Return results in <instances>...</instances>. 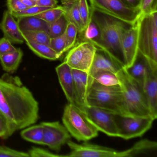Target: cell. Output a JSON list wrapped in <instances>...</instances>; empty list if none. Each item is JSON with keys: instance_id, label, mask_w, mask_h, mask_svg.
<instances>
[{"instance_id": "obj_1", "label": "cell", "mask_w": 157, "mask_h": 157, "mask_svg": "<svg viewBox=\"0 0 157 157\" xmlns=\"http://www.w3.org/2000/svg\"><path fill=\"white\" fill-rule=\"evenodd\" d=\"M0 111L15 130L37 122L39 105L20 79L5 74L0 78Z\"/></svg>"}, {"instance_id": "obj_2", "label": "cell", "mask_w": 157, "mask_h": 157, "mask_svg": "<svg viewBox=\"0 0 157 157\" xmlns=\"http://www.w3.org/2000/svg\"><path fill=\"white\" fill-rule=\"evenodd\" d=\"M90 10L91 18L100 31L99 40L94 46L121 67H125L122 38L124 32L131 25L91 8Z\"/></svg>"}, {"instance_id": "obj_3", "label": "cell", "mask_w": 157, "mask_h": 157, "mask_svg": "<svg viewBox=\"0 0 157 157\" xmlns=\"http://www.w3.org/2000/svg\"><path fill=\"white\" fill-rule=\"evenodd\" d=\"M88 106L98 107L114 114L130 116L120 85L104 86L94 79L89 81Z\"/></svg>"}, {"instance_id": "obj_4", "label": "cell", "mask_w": 157, "mask_h": 157, "mask_svg": "<svg viewBox=\"0 0 157 157\" xmlns=\"http://www.w3.org/2000/svg\"><path fill=\"white\" fill-rule=\"evenodd\" d=\"M116 75L130 116L152 117L142 86L129 76L125 67Z\"/></svg>"}, {"instance_id": "obj_5", "label": "cell", "mask_w": 157, "mask_h": 157, "mask_svg": "<svg viewBox=\"0 0 157 157\" xmlns=\"http://www.w3.org/2000/svg\"><path fill=\"white\" fill-rule=\"evenodd\" d=\"M138 21V51L152 69H157V11L141 14Z\"/></svg>"}, {"instance_id": "obj_6", "label": "cell", "mask_w": 157, "mask_h": 157, "mask_svg": "<svg viewBox=\"0 0 157 157\" xmlns=\"http://www.w3.org/2000/svg\"><path fill=\"white\" fill-rule=\"evenodd\" d=\"M63 125L71 136L78 141H88L98 136L99 131L86 117L82 108L68 103L64 108Z\"/></svg>"}, {"instance_id": "obj_7", "label": "cell", "mask_w": 157, "mask_h": 157, "mask_svg": "<svg viewBox=\"0 0 157 157\" xmlns=\"http://www.w3.org/2000/svg\"><path fill=\"white\" fill-rule=\"evenodd\" d=\"M91 9L133 25L141 14V11L126 5L122 0H89Z\"/></svg>"}, {"instance_id": "obj_8", "label": "cell", "mask_w": 157, "mask_h": 157, "mask_svg": "<svg viewBox=\"0 0 157 157\" xmlns=\"http://www.w3.org/2000/svg\"><path fill=\"white\" fill-rule=\"evenodd\" d=\"M118 137L129 140L142 136L151 128L154 119L151 117L114 115Z\"/></svg>"}, {"instance_id": "obj_9", "label": "cell", "mask_w": 157, "mask_h": 157, "mask_svg": "<svg viewBox=\"0 0 157 157\" xmlns=\"http://www.w3.org/2000/svg\"><path fill=\"white\" fill-rule=\"evenodd\" d=\"M97 49L91 42L81 41L70 49L64 61L72 69L89 73Z\"/></svg>"}, {"instance_id": "obj_10", "label": "cell", "mask_w": 157, "mask_h": 157, "mask_svg": "<svg viewBox=\"0 0 157 157\" xmlns=\"http://www.w3.org/2000/svg\"><path fill=\"white\" fill-rule=\"evenodd\" d=\"M82 109L88 120L98 131L109 136L118 137L115 114L94 106H87Z\"/></svg>"}, {"instance_id": "obj_11", "label": "cell", "mask_w": 157, "mask_h": 157, "mask_svg": "<svg viewBox=\"0 0 157 157\" xmlns=\"http://www.w3.org/2000/svg\"><path fill=\"white\" fill-rule=\"evenodd\" d=\"M43 127V145L59 152L63 145L71 140V136L64 125L58 121L41 123Z\"/></svg>"}, {"instance_id": "obj_12", "label": "cell", "mask_w": 157, "mask_h": 157, "mask_svg": "<svg viewBox=\"0 0 157 157\" xmlns=\"http://www.w3.org/2000/svg\"><path fill=\"white\" fill-rule=\"evenodd\" d=\"M71 150L68 157H123L122 151H118L108 147L91 144L85 141L77 144L70 140L67 143Z\"/></svg>"}, {"instance_id": "obj_13", "label": "cell", "mask_w": 157, "mask_h": 157, "mask_svg": "<svg viewBox=\"0 0 157 157\" xmlns=\"http://www.w3.org/2000/svg\"><path fill=\"white\" fill-rule=\"evenodd\" d=\"M138 21L131 25L123 33L122 47L125 59V68L134 63L138 52Z\"/></svg>"}, {"instance_id": "obj_14", "label": "cell", "mask_w": 157, "mask_h": 157, "mask_svg": "<svg viewBox=\"0 0 157 157\" xmlns=\"http://www.w3.org/2000/svg\"><path fill=\"white\" fill-rule=\"evenodd\" d=\"M143 91L154 120L157 117V69L149 67L143 82Z\"/></svg>"}, {"instance_id": "obj_15", "label": "cell", "mask_w": 157, "mask_h": 157, "mask_svg": "<svg viewBox=\"0 0 157 157\" xmlns=\"http://www.w3.org/2000/svg\"><path fill=\"white\" fill-rule=\"evenodd\" d=\"M56 70L60 86L69 103L77 105L72 69L64 61Z\"/></svg>"}, {"instance_id": "obj_16", "label": "cell", "mask_w": 157, "mask_h": 157, "mask_svg": "<svg viewBox=\"0 0 157 157\" xmlns=\"http://www.w3.org/2000/svg\"><path fill=\"white\" fill-rule=\"evenodd\" d=\"M77 105L80 108L88 106L87 95L89 87V75L88 72L72 69Z\"/></svg>"}, {"instance_id": "obj_17", "label": "cell", "mask_w": 157, "mask_h": 157, "mask_svg": "<svg viewBox=\"0 0 157 157\" xmlns=\"http://www.w3.org/2000/svg\"><path fill=\"white\" fill-rule=\"evenodd\" d=\"M9 10L3 13L2 21L0 23V29L3 32L4 37L16 44H22L25 41L17 22Z\"/></svg>"}, {"instance_id": "obj_18", "label": "cell", "mask_w": 157, "mask_h": 157, "mask_svg": "<svg viewBox=\"0 0 157 157\" xmlns=\"http://www.w3.org/2000/svg\"><path fill=\"white\" fill-rule=\"evenodd\" d=\"M123 67L110 58L103 51L97 49L89 72V77L99 71H108L117 73Z\"/></svg>"}, {"instance_id": "obj_19", "label": "cell", "mask_w": 157, "mask_h": 157, "mask_svg": "<svg viewBox=\"0 0 157 157\" xmlns=\"http://www.w3.org/2000/svg\"><path fill=\"white\" fill-rule=\"evenodd\" d=\"M149 66L147 59L138 51L133 64L129 67L125 68L130 77L143 86L145 76Z\"/></svg>"}, {"instance_id": "obj_20", "label": "cell", "mask_w": 157, "mask_h": 157, "mask_svg": "<svg viewBox=\"0 0 157 157\" xmlns=\"http://www.w3.org/2000/svg\"><path fill=\"white\" fill-rule=\"evenodd\" d=\"M61 2L65 10L64 14L69 22L75 25L78 29V33H82L84 29L80 15L79 0H62Z\"/></svg>"}, {"instance_id": "obj_21", "label": "cell", "mask_w": 157, "mask_h": 157, "mask_svg": "<svg viewBox=\"0 0 157 157\" xmlns=\"http://www.w3.org/2000/svg\"><path fill=\"white\" fill-rule=\"evenodd\" d=\"M17 23L21 32L42 31L48 33L49 23L35 16L17 18Z\"/></svg>"}, {"instance_id": "obj_22", "label": "cell", "mask_w": 157, "mask_h": 157, "mask_svg": "<svg viewBox=\"0 0 157 157\" xmlns=\"http://www.w3.org/2000/svg\"><path fill=\"white\" fill-rule=\"evenodd\" d=\"M23 55L21 49L17 48L14 52L0 56V61L3 69L6 72L13 73L18 69Z\"/></svg>"}, {"instance_id": "obj_23", "label": "cell", "mask_w": 157, "mask_h": 157, "mask_svg": "<svg viewBox=\"0 0 157 157\" xmlns=\"http://www.w3.org/2000/svg\"><path fill=\"white\" fill-rule=\"evenodd\" d=\"M25 128L21 132V136L23 139L37 144H43L44 131L41 124Z\"/></svg>"}, {"instance_id": "obj_24", "label": "cell", "mask_w": 157, "mask_h": 157, "mask_svg": "<svg viewBox=\"0 0 157 157\" xmlns=\"http://www.w3.org/2000/svg\"><path fill=\"white\" fill-rule=\"evenodd\" d=\"M26 43L34 53L41 57L52 60H57L60 58L49 46L29 41H27Z\"/></svg>"}, {"instance_id": "obj_25", "label": "cell", "mask_w": 157, "mask_h": 157, "mask_svg": "<svg viewBox=\"0 0 157 157\" xmlns=\"http://www.w3.org/2000/svg\"><path fill=\"white\" fill-rule=\"evenodd\" d=\"M94 79L104 86H114L119 85V81L116 74L108 71H99L95 72L89 80Z\"/></svg>"}, {"instance_id": "obj_26", "label": "cell", "mask_w": 157, "mask_h": 157, "mask_svg": "<svg viewBox=\"0 0 157 157\" xmlns=\"http://www.w3.org/2000/svg\"><path fill=\"white\" fill-rule=\"evenodd\" d=\"M25 41L49 46L50 38L48 33L42 31L21 32Z\"/></svg>"}, {"instance_id": "obj_27", "label": "cell", "mask_w": 157, "mask_h": 157, "mask_svg": "<svg viewBox=\"0 0 157 157\" xmlns=\"http://www.w3.org/2000/svg\"><path fill=\"white\" fill-rule=\"evenodd\" d=\"M69 21L65 14L58 19L49 24L48 33L50 38L58 37L66 32Z\"/></svg>"}, {"instance_id": "obj_28", "label": "cell", "mask_w": 157, "mask_h": 157, "mask_svg": "<svg viewBox=\"0 0 157 157\" xmlns=\"http://www.w3.org/2000/svg\"><path fill=\"white\" fill-rule=\"evenodd\" d=\"M81 37V41H90L95 44L100 37V31L97 25L92 20L85 31L80 34Z\"/></svg>"}, {"instance_id": "obj_29", "label": "cell", "mask_w": 157, "mask_h": 157, "mask_svg": "<svg viewBox=\"0 0 157 157\" xmlns=\"http://www.w3.org/2000/svg\"><path fill=\"white\" fill-rule=\"evenodd\" d=\"M65 13V10L61 6L53 7L35 15L36 17L42 19L48 23H51L58 19Z\"/></svg>"}, {"instance_id": "obj_30", "label": "cell", "mask_w": 157, "mask_h": 157, "mask_svg": "<svg viewBox=\"0 0 157 157\" xmlns=\"http://www.w3.org/2000/svg\"><path fill=\"white\" fill-rule=\"evenodd\" d=\"M78 33V29L75 25L69 22L65 32L66 40L65 52L69 50L75 45Z\"/></svg>"}, {"instance_id": "obj_31", "label": "cell", "mask_w": 157, "mask_h": 157, "mask_svg": "<svg viewBox=\"0 0 157 157\" xmlns=\"http://www.w3.org/2000/svg\"><path fill=\"white\" fill-rule=\"evenodd\" d=\"M16 130L11 125L5 115L0 111V137L6 139L12 136Z\"/></svg>"}, {"instance_id": "obj_32", "label": "cell", "mask_w": 157, "mask_h": 157, "mask_svg": "<svg viewBox=\"0 0 157 157\" xmlns=\"http://www.w3.org/2000/svg\"><path fill=\"white\" fill-rule=\"evenodd\" d=\"M66 45L65 33L58 37L50 38L49 46L57 54L59 57L65 53Z\"/></svg>"}, {"instance_id": "obj_33", "label": "cell", "mask_w": 157, "mask_h": 157, "mask_svg": "<svg viewBox=\"0 0 157 157\" xmlns=\"http://www.w3.org/2000/svg\"><path fill=\"white\" fill-rule=\"evenodd\" d=\"M79 9L84 31L91 21L90 10L87 0H79Z\"/></svg>"}, {"instance_id": "obj_34", "label": "cell", "mask_w": 157, "mask_h": 157, "mask_svg": "<svg viewBox=\"0 0 157 157\" xmlns=\"http://www.w3.org/2000/svg\"><path fill=\"white\" fill-rule=\"evenodd\" d=\"M51 8H52L35 6L29 7L24 10L16 12H11V13L14 18L17 19L20 17H25V16H35Z\"/></svg>"}, {"instance_id": "obj_35", "label": "cell", "mask_w": 157, "mask_h": 157, "mask_svg": "<svg viewBox=\"0 0 157 157\" xmlns=\"http://www.w3.org/2000/svg\"><path fill=\"white\" fill-rule=\"evenodd\" d=\"M28 152L15 150L6 146H0V157H29Z\"/></svg>"}, {"instance_id": "obj_36", "label": "cell", "mask_w": 157, "mask_h": 157, "mask_svg": "<svg viewBox=\"0 0 157 157\" xmlns=\"http://www.w3.org/2000/svg\"><path fill=\"white\" fill-rule=\"evenodd\" d=\"M30 157H65V155L54 154L48 151L41 148L33 147L28 152Z\"/></svg>"}, {"instance_id": "obj_37", "label": "cell", "mask_w": 157, "mask_h": 157, "mask_svg": "<svg viewBox=\"0 0 157 157\" xmlns=\"http://www.w3.org/2000/svg\"><path fill=\"white\" fill-rule=\"evenodd\" d=\"M157 0H141V14H147L157 11Z\"/></svg>"}, {"instance_id": "obj_38", "label": "cell", "mask_w": 157, "mask_h": 157, "mask_svg": "<svg viewBox=\"0 0 157 157\" xmlns=\"http://www.w3.org/2000/svg\"><path fill=\"white\" fill-rule=\"evenodd\" d=\"M15 47L12 44L11 42L5 37L0 39V56L14 52L17 50Z\"/></svg>"}, {"instance_id": "obj_39", "label": "cell", "mask_w": 157, "mask_h": 157, "mask_svg": "<svg viewBox=\"0 0 157 157\" xmlns=\"http://www.w3.org/2000/svg\"><path fill=\"white\" fill-rule=\"evenodd\" d=\"M7 5L11 12H16L29 8L25 5L21 0H7Z\"/></svg>"}, {"instance_id": "obj_40", "label": "cell", "mask_w": 157, "mask_h": 157, "mask_svg": "<svg viewBox=\"0 0 157 157\" xmlns=\"http://www.w3.org/2000/svg\"><path fill=\"white\" fill-rule=\"evenodd\" d=\"M57 3V0H38L36 2V6L53 8L56 6Z\"/></svg>"}, {"instance_id": "obj_41", "label": "cell", "mask_w": 157, "mask_h": 157, "mask_svg": "<svg viewBox=\"0 0 157 157\" xmlns=\"http://www.w3.org/2000/svg\"><path fill=\"white\" fill-rule=\"evenodd\" d=\"M128 7L136 10H140L141 0H122Z\"/></svg>"}, {"instance_id": "obj_42", "label": "cell", "mask_w": 157, "mask_h": 157, "mask_svg": "<svg viewBox=\"0 0 157 157\" xmlns=\"http://www.w3.org/2000/svg\"><path fill=\"white\" fill-rule=\"evenodd\" d=\"M21 1L26 6L29 7L36 6V1L33 0H21Z\"/></svg>"}, {"instance_id": "obj_43", "label": "cell", "mask_w": 157, "mask_h": 157, "mask_svg": "<svg viewBox=\"0 0 157 157\" xmlns=\"http://www.w3.org/2000/svg\"><path fill=\"white\" fill-rule=\"evenodd\" d=\"M33 1H38V0H33Z\"/></svg>"}]
</instances>
